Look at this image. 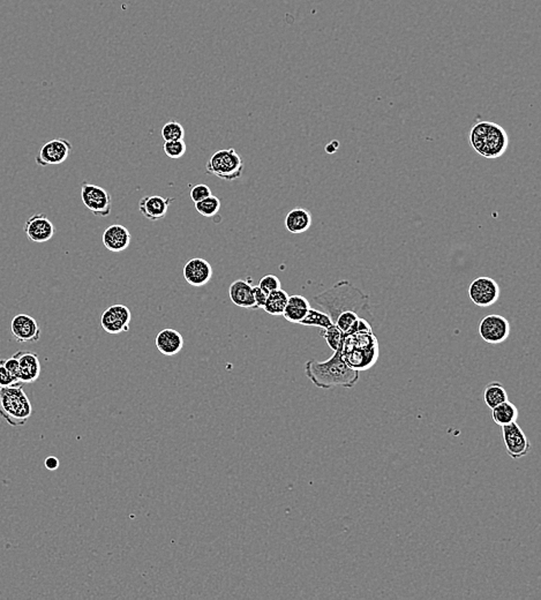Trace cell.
<instances>
[{
  "mask_svg": "<svg viewBox=\"0 0 541 600\" xmlns=\"http://www.w3.org/2000/svg\"><path fill=\"white\" fill-rule=\"evenodd\" d=\"M81 199L86 208L100 218H106L111 214L112 198L105 188L98 185L82 183Z\"/></svg>",
  "mask_w": 541,
  "mask_h": 600,
  "instance_id": "cell-7",
  "label": "cell"
},
{
  "mask_svg": "<svg viewBox=\"0 0 541 600\" xmlns=\"http://www.w3.org/2000/svg\"><path fill=\"white\" fill-rule=\"evenodd\" d=\"M343 347L334 351L333 356L324 362L311 359L306 362L305 375L313 385L321 390H333L337 387L354 388L359 381V372L346 364L343 357Z\"/></svg>",
  "mask_w": 541,
  "mask_h": 600,
  "instance_id": "cell-2",
  "label": "cell"
},
{
  "mask_svg": "<svg viewBox=\"0 0 541 600\" xmlns=\"http://www.w3.org/2000/svg\"><path fill=\"white\" fill-rule=\"evenodd\" d=\"M24 233L34 243H46L55 235L56 228L46 215L35 214L24 224Z\"/></svg>",
  "mask_w": 541,
  "mask_h": 600,
  "instance_id": "cell-15",
  "label": "cell"
},
{
  "mask_svg": "<svg viewBox=\"0 0 541 600\" xmlns=\"http://www.w3.org/2000/svg\"><path fill=\"white\" fill-rule=\"evenodd\" d=\"M505 401H508V392L502 383L494 381L485 387L484 402L490 410Z\"/></svg>",
  "mask_w": 541,
  "mask_h": 600,
  "instance_id": "cell-24",
  "label": "cell"
},
{
  "mask_svg": "<svg viewBox=\"0 0 541 600\" xmlns=\"http://www.w3.org/2000/svg\"><path fill=\"white\" fill-rule=\"evenodd\" d=\"M518 416H520V411L514 403H511L509 400L492 409L493 422L500 427L517 422Z\"/></svg>",
  "mask_w": 541,
  "mask_h": 600,
  "instance_id": "cell-23",
  "label": "cell"
},
{
  "mask_svg": "<svg viewBox=\"0 0 541 600\" xmlns=\"http://www.w3.org/2000/svg\"><path fill=\"white\" fill-rule=\"evenodd\" d=\"M472 148L480 156L494 160L505 155L508 149L509 136L503 127L493 121H478L470 132Z\"/></svg>",
  "mask_w": 541,
  "mask_h": 600,
  "instance_id": "cell-3",
  "label": "cell"
},
{
  "mask_svg": "<svg viewBox=\"0 0 541 600\" xmlns=\"http://www.w3.org/2000/svg\"><path fill=\"white\" fill-rule=\"evenodd\" d=\"M229 296H230L231 302L238 307L257 310L254 296H253V284L249 278L237 280L231 283Z\"/></svg>",
  "mask_w": 541,
  "mask_h": 600,
  "instance_id": "cell-20",
  "label": "cell"
},
{
  "mask_svg": "<svg viewBox=\"0 0 541 600\" xmlns=\"http://www.w3.org/2000/svg\"><path fill=\"white\" fill-rule=\"evenodd\" d=\"M175 201V198H163L160 195H147L140 200L139 210L147 220H162L168 214L170 205Z\"/></svg>",
  "mask_w": 541,
  "mask_h": 600,
  "instance_id": "cell-16",
  "label": "cell"
},
{
  "mask_svg": "<svg viewBox=\"0 0 541 600\" xmlns=\"http://www.w3.org/2000/svg\"><path fill=\"white\" fill-rule=\"evenodd\" d=\"M311 308V304L305 297L299 295L289 296L287 307L283 312V317L291 323H300V321L306 317V314Z\"/></svg>",
  "mask_w": 541,
  "mask_h": 600,
  "instance_id": "cell-22",
  "label": "cell"
},
{
  "mask_svg": "<svg viewBox=\"0 0 541 600\" xmlns=\"http://www.w3.org/2000/svg\"><path fill=\"white\" fill-rule=\"evenodd\" d=\"M499 284L492 278H478L470 284L468 295L473 304L479 307H490L500 298Z\"/></svg>",
  "mask_w": 541,
  "mask_h": 600,
  "instance_id": "cell-9",
  "label": "cell"
},
{
  "mask_svg": "<svg viewBox=\"0 0 541 600\" xmlns=\"http://www.w3.org/2000/svg\"><path fill=\"white\" fill-rule=\"evenodd\" d=\"M281 281H279V278L276 276V275H266V276H263L261 278L260 282H259V287L261 289L264 290L267 293H272V291H276V290L281 289Z\"/></svg>",
  "mask_w": 541,
  "mask_h": 600,
  "instance_id": "cell-31",
  "label": "cell"
},
{
  "mask_svg": "<svg viewBox=\"0 0 541 600\" xmlns=\"http://www.w3.org/2000/svg\"><path fill=\"white\" fill-rule=\"evenodd\" d=\"M287 299H289V295L284 290L279 289L272 291L267 297L263 310L270 315H275V317L283 315V312L287 307Z\"/></svg>",
  "mask_w": 541,
  "mask_h": 600,
  "instance_id": "cell-25",
  "label": "cell"
},
{
  "mask_svg": "<svg viewBox=\"0 0 541 600\" xmlns=\"http://www.w3.org/2000/svg\"><path fill=\"white\" fill-rule=\"evenodd\" d=\"M314 302L324 308L333 323L343 312H354L363 319L372 314L369 297L346 280L336 282L333 287L315 296Z\"/></svg>",
  "mask_w": 541,
  "mask_h": 600,
  "instance_id": "cell-1",
  "label": "cell"
},
{
  "mask_svg": "<svg viewBox=\"0 0 541 600\" xmlns=\"http://www.w3.org/2000/svg\"><path fill=\"white\" fill-rule=\"evenodd\" d=\"M16 380L11 377L5 366V359H0V386H12L16 385Z\"/></svg>",
  "mask_w": 541,
  "mask_h": 600,
  "instance_id": "cell-34",
  "label": "cell"
},
{
  "mask_svg": "<svg viewBox=\"0 0 541 600\" xmlns=\"http://www.w3.org/2000/svg\"><path fill=\"white\" fill-rule=\"evenodd\" d=\"M342 352L345 362L351 368L365 371L376 364L378 340L373 332H354L345 335Z\"/></svg>",
  "mask_w": 541,
  "mask_h": 600,
  "instance_id": "cell-4",
  "label": "cell"
},
{
  "mask_svg": "<svg viewBox=\"0 0 541 600\" xmlns=\"http://www.w3.org/2000/svg\"><path fill=\"white\" fill-rule=\"evenodd\" d=\"M44 465L48 471H56L59 468V459L55 456H48V459L44 462Z\"/></svg>",
  "mask_w": 541,
  "mask_h": 600,
  "instance_id": "cell-36",
  "label": "cell"
},
{
  "mask_svg": "<svg viewBox=\"0 0 541 600\" xmlns=\"http://www.w3.org/2000/svg\"><path fill=\"white\" fill-rule=\"evenodd\" d=\"M510 323L500 314H490L479 323V335L488 344H500L510 335Z\"/></svg>",
  "mask_w": 541,
  "mask_h": 600,
  "instance_id": "cell-10",
  "label": "cell"
},
{
  "mask_svg": "<svg viewBox=\"0 0 541 600\" xmlns=\"http://www.w3.org/2000/svg\"><path fill=\"white\" fill-rule=\"evenodd\" d=\"M214 270L207 260L193 258L184 265V278L192 287H205L212 280Z\"/></svg>",
  "mask_w": 541,
  "mask_h": 600,
  "instance_id": "cell-14",
  "label": "cell"
},
{
  "mask_svg": "<svg viewBox=\"0 0 541 600\" xmlns=\"http://www.w3.org/2000/svg\"><path fill=\"white\" fill-rule=\"evenodd\" d=\"M5 366L11 377L16 380V383H20V366H19L18 359L14 356L5 359Z\"/></svg>",
  "mask_w": 541,
  "mask_h": 600,
  "instance_id": "cell-33",
  "label": "cell"
},
{
  "mask_svg": "<svg viewBox=\"0 0 541 600\" xmlns=\"http://www.w3.org/2000/svg\"><path fill=\"white\" fill-rule=\"evenodd\" d=\"M132 312L125 305H111L101 317V326L108 334L115 335L130 330Z\"/></svg>",
  "mask_w": 541,
  "mask_h": 600,
  "instance_id": "cell-11",
  "label": "cell"
},
{
  "mask_svg": "<svg viewBox=\"0 0 541 600\" xmlns=\"http://www.w3.org/2000/svg\"><path fill=\"white\" fill-rule=\"evenodd\" d=\"M33 415L31 405L21 383L0 386V417L9 425L24 426Z\"/></svg>",
  "mask_w": 541,
  "mask_h": 600,
  "instance_id": "cell-5",
  "label": "cell"
},
{
  "mask_svg": "<svg viewBox=\"0 0 541 600\" xmlns=\"http://www.w3.org/2000/svg\"><path fill=\"white\" fill-rule=\"evenodd\" d=\"M163 151L172 160H178L182 158L186 151H187V146L185 143L184 140H175V141H165L163 146Z\"/></svg>",
  "mask_w": 541,
  "mask_h": 600,
  "instance_id": "cell-30",
  "label": "cell"
},
{
  "mask_svg": "<svg viewBox=\"0 0 541 600\" xmlns=\"http://www.w3.org/2000/svg\"><path fill=\"white\" fill-rule=\"evenodd\" d=\"M311 226V215L307 209L294 208L285 218V228L294 235L304 233Z\"/></svg>",
  "mask_w": 541,
  "mask_h": 600,
  "instance_id": "cell-21",
  "label": "cell"
},
{
  "mask_svg": "<svg viewBox=\"0 0 541 600\" xmlns=\"http://www.w3.org/2000/svg\"><path fill=\"white\" fill-rule=\"evenodd\" d=\"M156 347L164 356L171 357L178 355L184 347V337L182 334L172 328L163 329L158 332L155 340Z\"/></svg>",
  "mask_w": 541,
  "mask_h": 600,
  "instance_id": "cell-19",
  "label": "cell"
},
{
  "mask_svg": "<svg viewBox=\"0 0 541 600\" xmlns=\"http://www.w3.org/2000/svg\"><path fill=\"white\" fill-rule=\"evenodd\" d=\"M195 209L200 215H202L205 218H214L221 209V200L212 194L202 201L195 203Z\"/></svg>",
  "mask_w": 541,
  "mask_h": 600,
  "instance_id": "cell-27",
  "label": "cell"
},
{
  "mask_svg": "<svg viewBox=\"0 0 541 600\" xmlns=\"http://www.w3.org/2000/svg\"><path fill=\"white\" fill-rule=\"evenodd\" d=\"M322 330H324L322 336H324L326 344H328V347H329L331 350L336 351L341 349V347H343L345 334L342 332V330H341V329L337 328L335 325H331V326L328 327V328L326 329H322Z\"/></svg>",
  "mask_w": 541,
  "mask_h": 600,
  "instance_id": "cell-28",
  "label": "cell"
},
{
  "mask_svg": "<svg viewBox=\"0 0 541 600\" xmlns=\"http://www.w3.org/2000/svg\"><path fill=\"white\" fill-rule=\"evenodd\" d=\"M164 141H175V140H184L185 130L182 124L177 121H169L164 125L160 131Z\"/></svg>",
  "mask_w": 541,
  "mask_h": 600,
  "instance_id": "cell-29",
  "label": "cell"
},
{
  "mask_svg": "<svg viewBox=\"0 0 541 600\" xmlns=\"http://www.w3.org/2000/svg\"><path fill=\"white\" fill-rule=\"evenodd\" d=\"M206 170L210 175L223 180L240 178L244 171V161L235 148L221 149L209 158Z\"/></svg>",
  "mask_w": 541,
  "mask_h": 600,
  "instance_id": "cell-6",
  "label": "cell"
},
{
  "mask_svg": "<svg viewBox=\"0 0 541 600\" xmlns=\"http://www.w3.org/2000/svg\"><path fill=\"white\" fill-rule=\"evenodd\" d=\"M72 145L70 141L61 139H52L43 145L36 157V163L41 166H59L64 163L70 156Z\"/></svg>",
  "mask_w": 541,
  "mask_h": 600,
  "instance_id": "cell-12",
  "label": "cell"
},
{
  "mask_svg": "<svg viewBox=\"0 0 541 600\" xmlns=\"http://www.w3.org/2000/svg\"><path fill=\"white\" fill-rule=\"evenodd\" d=\"M13 337L20 343H36L40 341L41 329L36 320L28 314H18L11 322Z\"/></svg>",
  "mask_w": 541,
  "mask_h": 600,
  "instance_id": "cell-13",
  "label": "cell"
},
{
  "mask_svg": "<svg viewBox=\"0 0 541 600\" xmlns=\"http://www.w3.org/2000/svg\"><path fill=\"white\" fill-rule=\"evenodd\" d=\"M269 293H267L264 290L261 289L259 285H253V296H254L255 306L257 308H263L266 304L267 297Z\"/></svg>",
  "mask_w": 541,
  "mask_h": 600,
  "instance_id": "cell-35",
  "label": "cell"
},
{
  "mask_svg": "<svg viewBox=\"0 0 541 600\" xmlns=\"http://www.w3.org/2000/svg\"><path fill=\"white\" fill-rule=\"evenodd\" d=\"M299 325L303 326L318 327V328L326 329L334 325L329 315L326 312L318 311L315 308H309L306 317L300 321Z\"/></svg>",
  "mask_w": 541,
  "mask_h": 600,
  "instance_id": "cell-26",
  "label": "cell"
},
{
  "mask_svg": "<svg viewBox=\"0 0 541 600\" xmlns=\"http://www.w3.org/2000/svg\"><path fill=\"white\" fill-rule=\"evenodd\" d=\"M502 439L505 444V452L512 459L525 457L532 448L529 437H526L523 429H520L517 422L510 425L502 426Z\"/></svg>",
  "mask_w": 541,
  "mask_h": 600,
  "instance_id": "cell-8",
  "label": "cell"
},
{
  "mask_svg": "<svg viewBox=\"0 0 541 600\" xmlns=\"http://www.w3.org/2000/svg\"><path fill=\"white\" fill-rule=\"evenodd\" d=\"M13 356L18 359L20 366V382L33 383L38 380L42 367L36 353L31 351H18Z\"/></svg>",
  "mask_w": 541,
  "mask_h": 600,
  "instance_id": "cell-17",
  "label": "cell"
},
{
  "mask_svg": "<svg viewBox=\"0 0 541 600\" xmlns=\"http://www.w3.org/2000/svg\"><path fill=\"white\" fill-rule=\"evenodd\" d=\"M190 195H191L192 201H193L194 203H199V201H202V200L206 199L208 196L212 195V190H210V188L207 186V185L199 184L195 185V186L192 188Z\"/></svg>",
  "mask_w": 541,
  "mask_h": 600,
  "instance_id": "cell-32",
  "label": "cell"
},
{
  "mask_svg": "<svg viewBox=\"0 0 541 600\" xmlns=\"http://www.w3.org/2000/svg\"><path fill=\"white\" fill-rule=\"evenodd\" d=\"M102 240L106 250H109L110 252H123L130 246L132 235L124 225L113 224L106 228Z\"/></svg>",
  "mask_w": 541,
  "mask_h": 600,
  "instance_id": "cell-18",
  "label": "cell"
}]
</instances>
